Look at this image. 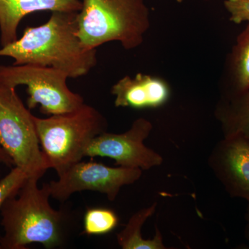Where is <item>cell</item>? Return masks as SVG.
Masks as SVG:
<instances>
[{"label":"cell","mask_w":249,"mask_h":249,"mask_svg":"<svg viewBox=\"0 0 249 249\" xmlns=\"http://www.w3.org/2000/svg\"><path fill=\"white\" fill-rule=\"evenodd\" d=\"M66 73L52 67L40 65H0V85L16 88L27 86V107L40 106L45 115L70 112L84 104V99L73 92L67 85Z\"/></svg>","instance_id":"obj_6"},{"label":"cell","mask_w":249,"mask_h":249,"mask_svg":"<svg viewBox=\"0 0 249 249\" xmlns=\"http://www.w3.org/2000/svg\"><path fill=\"white\" fill-rule=\"evenodd\" d=\"M224 5L230 14L231 22L236 24L249 22V0H225Z\"/></svg>","instance_id":"obj_17"},{"label":"cell","mask_w":249,"mask_h":249,"mask_svg":"<svg viewBox=\"0 0 249 249\" xmlns=\"http://www.w3.org/2000/svg\"><path fill=\"white\" fill-rule=\"evenodd\" d=\"M84 233L88 235H103L115 229L119 217L112 210L106 208H91L84 215Z\"/></svg>","instance_id":"obj_15"},{"label":"cell","mask_w":249,"mask_h":249,"mask_svg":"<svg viewBox=\"0 0 249 249\" xmlns=\"http://www.w3.org/2000/svg\"><path fill=\"white\" fill-rule=\"evenodd\" d=\"M142 175L139 168H115L95 161L79 162L58 175V179L47 183L51 197L61 202L81 191H93L106 195L114 201L121 188L138 181Z\"/></svg>","instance_id":"obj_7"},{"label":"cell","mask_w":249,"mask_h":249,"mask_svg":"<svg viewBox=\"0 0 249 249\" xmlns=\"http://www.w3.org/2000/svg\"><path fill=\"white\" fill-rule=\"evenodd\" d=\"M29 177L24 170L14 166L6 177L0 180V210L6 199L16 194Z\"/></svg>","instance_id":"obj_16"},{"label":"cell","mask_w":249,"mask_h":249,"mask_svg":"<svg viewBox=\"0 0 249 249\" xmlns=\"http://www.w3.org/2000/svg\"><path fill=\"white\" fill-rule=\"evenodd\" d=\"M247 222H248V230H249V204L248 206V211H247Z\"/></svg>","instance_id":"obj_19"},{"label":"cell","mask_w":249,"mask_h":249,"mask_svg":"<svg viewBox=\"0 0 249 249\" xmlns=\"http://www.w3.org/2000/svg\"><path fill=\"white\" fill-rule=\"evenodd\" d=\"M150 15L145 0H83L76 17L78 36L88 49L119 42L131 50L143 42Z\"/></svg>","instance_id":"obj_3"},{"label":"cell","mask_w":249,"mask_h":249,"mask_svg":"<svg viewBox=\"0 0 249 249\" xmlns=\"http://www.w3.org/2000/svg\"><path fill=\"white\" fill-rule=\"evenodd\" d=\"M157 203L141 209L129 219L124 230L118 233V243L123 249H165L163 237L158 228L151 240H145L142 235V228L148 218L155 213Z\"/></svg>","instance_id":"obj_14"},{"label":"cell","mask_w":249,"mask_h":249,"mask_svg":"<svg viewBox=\"0 0 249 249\" xmlns=\"http://www.w3.org/2000/svg\"><path fill=\"white\" fill-rule=\"evenodd\" d=\"M80 0H0L1 47L18 40L19 23L26 16L40 11L79 12Z\"/></svg>","instance_id":"obj_11"},{"label":"cell","mask_w":249,"mask_h":249,"mask_svg":"<svg viewBox=\"0 0 249 249\" xmlns=\"http://www.w3.org/2000/svg\"><path fill=\"white\" fill-rule=\"evenodd\" d=\"M222 98L240 95L249 89V22L237 36L228 57Z\"/></svg>","instance_id":"obj_12"},{"label":"cell","mask_w":249,"mask_h":249,"mask_svg":"<svg viewBox=\"0 0 249 249\" xmlns=\"http://www.w3.org/2000/svg\"><path fill=\"white\" fill-rule=\"evenodd\" d=\"M177 1H178V2H182V1H183V0H177Z\"/></svg>","instance_id":"obj_20"},{"label":"cell","mask_w":249,"mask_h":249,"mask_svg":"<svg viewBox=\"0 0 249 249\" xmlns=\"http://www.w3.org/2000/svg\"><path fill=\"white\" fill-rule=\"evenodd\" d=\"M34 119L16 88L0 85V145L14 160L15 166L29 176L42 178L49 167Z\"/></svg>","instance_id":"obj_5"},{"label":"cell","mask_w":249,"mask_h":249,"mask_svg":"<svg viewBox=\"0 0 249 249\" xmlns=\"http://www.w3.org/2000/svg\"><path fill=\"white\" fill-rule=\"evenodd\" d=\"M152 128L150 121L139 118L124 133L103 132L87 146L85 157H107L115 160L118 166L142 170L160 166L163 163V157L144 144Z\"/></svg>","instance_id":"obj_8"},{"label":"cell","mask_w":249,"mask_h":249,"mask_svg":"<svg viewBox=\"0 0 249 249\" xmlns=\"http://www.w3.org/2000/svg\"><path fill=\"white\" fill-rule=\"evenodd\" d=\"M209 164L216 178L232 197L249 204V139L224 137L214 147Z\"/></svg>","instance_id":"obj_9"},{"label":"cell","mask_w":249,"mask_h":249,"mask_svg":"<svg viewBox=\"0 0 249 249\" xmlns=\"http://www.w3.org/2000/svg\"><path fill=\"white\" fill-rule=\"evenodd\" d=\"M111 93L115 96L116 107L145 109L160 107L166 103L170 88L162 78L139 73L121 78L113 85Z\"/></svg>","instance_id":"obj_10"},{"label":"cell","mask_w":249,"mask_h":249,"mask_svg":"<svg viewBox=\"0 0 249 249\" xmlns=\"http://www.w3.org/2000/svg\"><path fill=\"white\" fill-rule=\"evenodd\" d=\"M78 12L54 11L38 27H28L20 38L0 49V57L13 65L52 67L76 78L88 74L97 64L96 49L85 48L78 36Z\"/></svg>","instance_id":"obj_1"},{"label":"cell","mask_w":249,"mask_h":249,"mask_svg":"<svg viewBox=\"0 0 249 249\" xmlns=\"http://www.w3.org/2000/svg\"><path fill=\"white\" fill-rule=\"evenodd\" d=\"M40 178L29 176L1 206L4 233L0 237L1 249H26L34 243L55 249L65 242L66 213L52 207L47 183L41 188L37 184Z\"/></svg>","instance_id":"obj_2"},{"label":"cell","mask_w":249,"mask_h":249,"mask_svg":"<svg viewBox=\"0 0 249 249\" xmlns=\"http://www.w3.org/2000/svg\"><path fill=\"white\" fill-rule=\"evenodd\" d=\"M34 119L49 169L58 175L83 160L87 146L107 127L103 114L85 103L70 112Z\"/></svg>","instance_id":"obj_4"},{"label":"cell","mask_w":249,"mask_h":249,"mask_svg":"<svg viewBox=\"0 0 249 249\" xmlns=\"http://www.w3.org/2000/svg\"><path fill=\"white\" fill-rule=\"evenodd\" d=\"M215 115L224 137L242 136L249 139V89L233 97L222 98Z\"/></svg>","instance_id":"obj_13"},{"label":"cell","mask_w":249,"mask_h":249,"mask_svg":"<svg viewBox=\"0 0 249 249\" xmlns=\"http://www.w3.org/2000/svg\"><path fill=\"white\" fill-rule=\"evenodd\" d=\"M0 163L8 167L15 166L14 160L0 145Z\"/></svg>","instance_id":"obj_18"}]
</instances>
